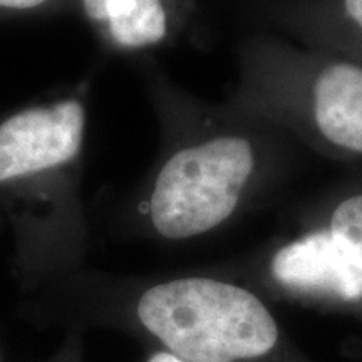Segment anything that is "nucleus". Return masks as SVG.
<instances>
[{
    "instance_id": "1",
    "label": "nucleus",
    "mask_w": 362,
    "mask_h": 362,
    "mask_svg": "<svg viewBox=\"0 0 362 362\" xmlns=\"http://www.w3.org/2000/svg\"><path fill=\"white\" fill-rule=\"evenodd\" d=\"M160 153L117 211L124 232L187 242L216 232L282 178L292 139L230 103H208L144 61Z\"/></svg>"
},
{
    "instance_id": "7",
    "label": "nucleus",
    "mask_w": 362,
    "mask_h": 362,
    "mask_svg": "<svg viewBox=\"0 0 362 362\" xmlns=\"http://www.w3.org/2000/svg\"><path fill=\"white\" fill-rule=\"evenodd\" d=\"M317 220L351 248L362 264V175L330 197Z\"/></svg>"
},
{
    "instance_id": "8",
    "label": "nucleus",
    "mask_w": 362,
    "mask_h": 362,
    "mask_svg": "<svg viewBox=\"0 0 362 362\" xmlns=\"http://www.w3.org/2000/svg\"><path fill=\"white\" fill-rule=\"evenodd\" d=\"M84 330L66 329L59 346L42 362H86Z\"/></svg>"
},
{
    "instance_id": "10",
    "label": "nucleus",
    "mask_w": 362,
    "mask_h": 362,
    "mask_svg": "<svg viewBox=\"0 0 362 362\" xmlns=\"http://www.w3.org/2000/svg\"><path fill=\"white\" fill-rule=\"evenodd\" d=\"M144 362H185V361H181L180 357H176L175 354H171V352H168V351L158 349L153 352V354L149 356Z\"/></svg>"
},
{
    "instance_id": "4",
    "label": "nucleus",
    "mask_w": 362,
    "mask_h": 362,
    "mask_svg": "<svg viewBox=\"0 0 362 362\" xmlns=\"http://www.w3.org/2000/svg\"><path fill=\"white\" fill-rule=\"evenodd\" d=\"M267 279L285 293L362 305V264L320 220L270 253Z\"/></svg>"
},
{
    "instance_id": "11",
    "label": "nucleus",
    "mask_w": 362,
    "mask_h": 362,
    "mask_svg": "<svg viewBox=\"0 0 362 362\" xmlns=\"http://www.w3.org/2000/svg\"><path fill=\"white\" fill-rule=\"evenodd\" d=\"M0 362H6V359H4V349H2V344H0Z\"/></svg>"
},
{
    "instance_id": "6",
    "label": "nucleus",
    "mask_w": 362,
    "mask_h": 362,
    "mask_svg": "<svg viewBox=\"0 0 362 362\" xmlns=\"http://www.w3.org/2000/svg\"><path fill=\"white\" fill-rule=\"evenodd\" d=\"M277 21L302 45L362 66V0H300L280 8Z\"/></svg>"
},
{
    "instance_id": "12",
    "label": "nucleus",
    "mask_w": 362,
    "mask_h": 362,
    "mask_svg": "<svg viewBox=\"0 0 362 362\" xmlns=\"http://www.w3.org/2000/svg\"><path fill=\"white\" fill-rule=\"evenodd\" d=\"M2 226H4V220H2V215H0V230H2Z\"/></svg>"
},
{
    "instance_id": "9",
    "label": "nucleus",
    "mask_w": 362,
    "mask_h": 362,
    "mask_svg": "<svg viewBox=\"0 0 362 362\" xmlns=\"http://www.w3.org/2000/svg\"><path fill=\"white\" fill-rule=\"evenodd\" d=\"M54 0H0V12H34L49 7Z\"/></svg>"
},
{
    "instance_id": "2",
    "label": "nucleus",
    "mask_w": 362,
    "mask_h": 362,
    "mask_svg": "<svg viewBox=\"0 0 362 362\" xmlns=\"http://www.w3.org/2000/svg\"><path fill=\"white\" fill-rule=\"evenodd\" d=\"M89 81L0 116V215L12 275L34 296L88 269L83 173Z\"/></svg>"
},
{
    "instance_id": "3",
    "label": "nucleus",
    "mask_w": 362,
    "mask_h": 362,
    "mask_svg": "<svg viewBox=\"0 0 362 362\" xmlns=\"http://www.w3.org/2000/svg\"><path fill=\"white\" fill-rule=\"evenodd\" d=\"M226 103L336 160L362 163V66L275 35L238 47Z\"/></svg>"
},
{
    "instance_id": "5",
    "label": "nucleus",
    "mask_w": 362,
    "mask_h": 362,
    "mask_svg": "<svg viewBox=\"0 0 362 362\" xmlns=\"http://www.w3.org/2000/svg\"><path fill=\"white\" fill-rule=\"evenodd\" d=\"M81 13L117 56H149L183 35L189 0H79Z\"/></svg>"
}]
</instances>
